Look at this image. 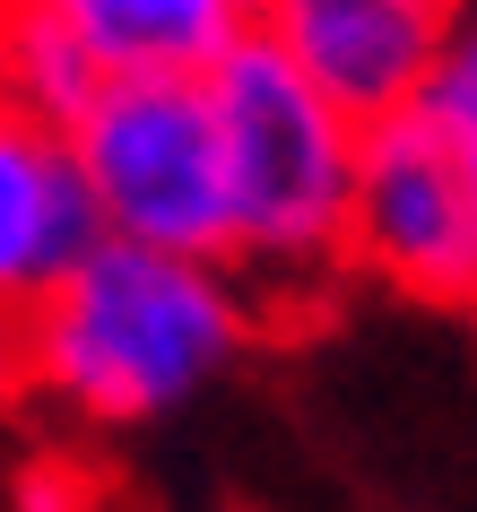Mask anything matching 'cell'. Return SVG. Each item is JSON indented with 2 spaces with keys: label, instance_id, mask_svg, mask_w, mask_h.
<instances>
[{
  "label": "cell",
  "instance_id": "1",
  "mask_svg": "<svg viewBox=\"0 0 477 512\" xmlns=\"http://www.w3.org/2000/svg\"><path fill=\"white\" fill-rule=\"evenodd\" d=\"M18 391L79 434H148L235 374L269 330L226 261L96 243L44 304L18 313Z\"/></svg>",
  "mask_w": 477,
  "mask_h": 512
},
{
  "label": "cell",
  "instance_id": "2",
  "mask_svg": "<svg viewBox=\"0 0 477 512\" xmlns=\"http://www.w3.org/2000/svg\"><path fill=\"white\" fill-rule=\"evenodd\" d=\"M217 139H226V270L278 322L347 278V209L365 122H347L261 27L209 61Z\"/></svg>",
  "mask_w": 477,
  "mask_h": 512
},
{
  "label": "cell",
  "instance_id": "3",
  "mask_svg": "<svg viewBox=\"0 0 477 512\" xmlns=\"http://www.w3.org/2000/svg\"><path fill=\"white\" fill-rule=\"evenodd\" d=\"M61 131L105 243L226 261V139L209 70L105 79Z\"/></svg>",
  "mask_w": 477,
  "mask_h": 512
},
{
  "label": "cell",
  "instance_id": "4",
  "mask_svg": "<svg viewBox=\"0 0 477 512\" xmlns=\"http://www.w3.org/2000/svg\"><path fill=\"white\" fill-rule=\"evenodd\" d=\"M347 278H373L399 304L477 313V183L425 105L365 131L356 209H347Z\"/></svg>",
  "mask_w": 477,
  "mask_h": 512
},
{
  "label": "cell",
  "instance_id": "5",
  "mask_svg": "<svg viewBox=\"0 0 477 512\" xmlns=\"http://www.w3.org/2000/svg\"><path fill=\"white\" fill-rule=\"evenodd\" d=\"M460 18L469 0H261L252 9V27L365 131L425 105Z\"/></svg>",
  "mask_w": 477,
  "mask_h": 512
},
{
  "label": "cell",
  "instance_id": "6",
  "mask_svg": "<svg viewBox=\"0 0 477 512\" xmlns=\"http://www.w3.org/2000/svg\"><path fill=\"white\" fill-rule=\"evenodd\" d=\"M96 243L105 235H96V209H87L70 131L53 113H27L0 96V322L44 304Z\"/></svg>",
  "mask_w": 477,
  "mask_h": 512
},
{
  "label": "cell",
  "instance_id": "7",
  "mask_svg": "<svg viewBox=\"0 0 477 512\" xmlns=\"http://www.w3.org/2000/svg\"><path fill=\"white\" fill-rule=\"evenodd\" d=\"M9 18L44 27L53 44L79 53L96 87L105 79H165V70H209L252 9L243 0H0Z\"/></svg>",
  "mask_w": 477,
  "mask_h": 512
},
{
  "label": "cell",
  "instance_id": "8",
  "mask_svg": "<svg viewBox=\"0 0 477 512\" xmlns=\"http://www.w3.org/2000/svg\"><path fill=\"white\" fill-rule=\"evenodd\" d=\"M425 113H434V131L451 139V157L469 165V183H477V0H469V18H460V35H451L443 79L425 87Z\"/></svg>",
  "mask_w": 477,
  "mask_h": 512
},
{
  "label": "cell",
  "instance_id": "9",
  "mask_svg": "<svg viewBox=\"0 0 477 512\" xmlns=\"http://www.w3.org/2000/svg\"><path fill=\"white\" fill-rule=\"evenodd\" d=\"M9 391H18V330L0 322V400H9Z\"/></svg>",
  "mask_w": 477,
  "mask_h": 512
},
{
  "label": "cell",
  "instance_id": "10",
  "mask_svg": "<svg viewBox=\"0 0 477 512\" xmlns=\"http://www.w3.org/2000/svg\"><path fill=\"white\" fill-rule=\"evenodd\" d=\"M243 9H261V0H243Z\"/></svg>",
  "mask_w": 477,
  "mask_h": 512
}]
</instances>
